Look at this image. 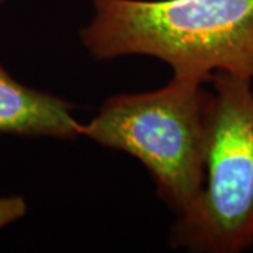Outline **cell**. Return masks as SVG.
I'll list each match as a JSON object with an SVG mask.
<instances>
[{"label": "cell", "mask_w": 253, "mask_h": 253, "mask_svg": "<svg viewBox=\"0 0 253 253\" xmlns=\"http://www.w3.org/2000/svg\"><path fill=\"white\" fill-rule=\"evenodd\" d=\"M203 84L173 76L158 90L106 100L99 114L82 124L83 136L142 163L177 215L204 184L210 91Z\"/></svg>", "instance_id": "7a4b0ae2"}, {"label": "cell", "mask_w": 253, "mask_h": 253, "mask_svg": "<svg viewBox=\"0 0 253 253\" xmlns=\"http://www.w3.org/2000/svg\"><path fill=\"white\" fill-rule=\"evenodd\" d=\"M210 82L204 184L170 242L190 252H246L253 249V82L228 73Z\"/></svg>", "instance_id": "3957f363"}, {"label": "cell", "mask_w": 253, "mask_h": 253, "mask_svg": "<svg viewBox=\"0 0 253 253\" xmlns=\"http://www.w3.org/2000/svg\"><path fill=\"white\" fill-rule=\"evenodd\" d=\"M79 33L96 59L154 56L173 76L206 83L215 73L253 82V0H91Z\"/></svg>", "instance_id": "6da1fadb"}, {"label": "cell", "mask_w": 253, "mask_h": 253, "mask_svg": "<svg viewBox=\"0 0 253 253\" xmlns=\"http://www.w3.org/2000/svg\"><path fill=\"white\" fill-rule=\"evenodd\" d=\"M27 211L26 201L18 197H7V199L0 200V228L7 225L10 222L21 218Z\"/></svg>", "instance_id": "5b68a950"}, {"label": "cell", "mask_w": 253, "mask_h": 253, "mask_svg": "<svg viewBox=\"0 0 253 253\" xmlns=\"http://www.w3.org/2000/svg\"><path fill=\"white\" fill-rule=\"evenodd\" d=\"M72 109L66 100L24 86L0 63V134L78 138L82 123Z\"/></svg>", "instance_id": "277c9868"}]
</instances>
